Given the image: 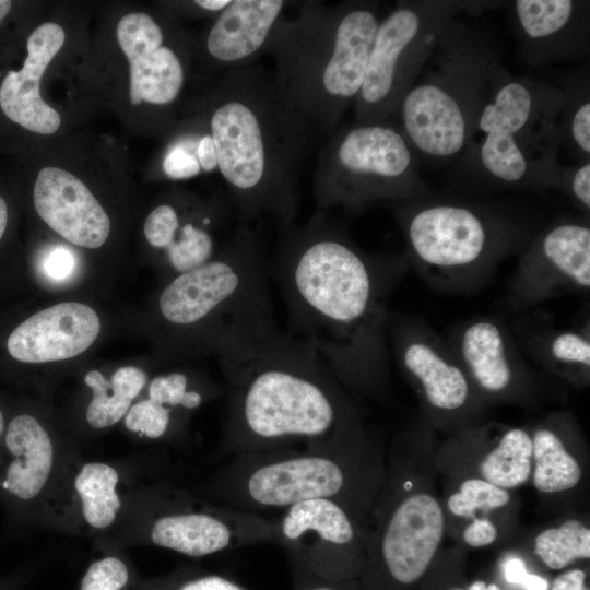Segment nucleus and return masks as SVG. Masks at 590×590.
Masks as SVG:
<instances>
[{"mask_svg": "<svg viewBox=\"0 0 590 590\" xmlns=\"http://www.w3.org/2000/svg\"><path fill=\"white\" fill-rule=\"evenodd\" d=\"M282 232L271 267L286 332L309 345L349 393H381L391 357L389 300L405 257L363 249L324 211Z\"/></svg>", "mask_w": 590, "mask_h": 590, "instance_id": "obj_1", "label": "nucleus"}, {"mask_svg": "<svg viewBox=\"0 0 590 590\" xmlns=\"http://www.w3.org/2000/svg\"><path fill=\"white\" fill-rule=\"evenodd\" d=\"M221 363L228 397L221 456L295 448L364 429L326 363L276 324L223 353Z\"/></svg>", "mask_w": 590, "mask_h": 590, "instance_id": "obj_2", "label": "nucleus"}, {"mask_svg": "<svg viewBox=\"0 0 590 590\" xmlns=\"http://www.w3.org/2000/svg\"><path fill=\"white\" fill-rule=\"evenodd\" d=\"M217 172L240 224L269 219L282 231L299 208V174L316 135L273 71L251 64L223 73L208 107Z\"/></svg>", "mask_w": 590, "mask_h": 590, "instance_id": "obj_3", "label": "nucleus"}, {"mask_svg": "<svg viewBox=\"0 0 590 590\" xmlns=\"http://www.w3.org/2000/svg\"><path fill=\"white\" fill-rule=\"evenodd\" d=\"M566 99L559 85L517 76L499 58L468 143L450 165L451 182L471 192L558 190L557 122Z\"/></svg>", "mask_w": 590, "mask_h": 590, "instance_id": "obj_4", "label": "nucleus"}, {"mask_svg": "<svg viewBox=\"0 0 590 590\" xmlns=\"http://www.w3.org/2000/svg\"><path fill=\"white\" fill-rule=\"evenodd\" d=\"M276 25L266 54L290 103L318 134H331L364 81L371 44L384 17L379 1L296 2Z\"/></svg>", "mask_w": 590, "mask_h": 590, "instance_id": "obj_5", "label": "nucleus"}, {"mask_svg": "<svg viewBox=\"0 0 590 590\" xmlns=\"http://www.w3.org/2000/svg\"><path fill=\"white\" fill-rule=\"evenodd\" d=\"M389 208L404 238L409 266L444 292L479 287L545 224L533 206L508 199L433 191Z\"/></svg>", "mask_w": 590, "mask_h": 590, "instance_id": "obj_6", "label": "nucleus"}, {"mask_svg": "<svg viewBox=\"0 0 590 590\" xmlns=\"http://www.w3.org/2000/svg\"><path fill=\"white\" fill-rule=\"evenodd\" d=\"M364 429L305 445L232 457L208 485L215 504L257 512L310 499L339 503L356 520L375 494L378 471Z\"/></svg>", "mask_w": 590, "mask_h": 590, "instance_id": "obj_7", "label": "nucleus"}, {"mask_svg": "<svg viewBox=\"0 0 590 590\" xmlns=\"http://www.w3.org/2000/svg\"><path fill=\"white\" fill-rule=\"evenodd\" d=\"M269 270L259 232L238 223L217 255L162 290L160 315L172 327L199 331L204 345L222 355L275 324Z\"/></svg>", "mask_w": 590, "mask_h": 590, "instance_id": "obj_8", "label": "nucleus"}, {"mask_svg": "<svg viewBox=\"0 0 590 590\" xmlns=\"http://www.w3.org/2000/svg\"><path fill=\"white\" fill-rule=\"evenodd\" d=\"M498 59L480 30L450 22L390 121L418 161L450 166L461 155Z\"/></svg>", "mask_w": 590, "mask_h": 590, "instance_id": "obj_9", "label": "nucleus"}, {"mask_svg": "<svg viewBox=\"0 0 590 590\" xmlns=\"http://www.w3.org/2000/svg\"><path fill=\"white\" fill-rule=\"evenodd\" d=\"M420 161L391 122H352L337 129L319 152L312 176L317 211L340 208L359 215L375 206L432 193Z\"/></svg>", "mask_w": 590, "mask_h": 590, "instance_id": "obj_10", "label": "nucleus"}, {"mask_svg": "<svg viewBox=\"0 0 590 590\" xmlns=\"http://www.w3.org/2000/svg\"><path fill=\"white\" fill-rule=\"evenodd\" d=\"M499 1L402 0L377 27L364 81L353 104L354 122H390L438 40L461 13L481 14Z\"/></svg>", "mask_w": 590, "mask_h": 590, "instance_id": "obj_11", "label": "nucleus"}, {"mask_svg": "<svg viewBox=\"0 0 590 590\" xmlns=\"http://www.w3.org/2000/svg\"><path fill=\"white\" fill-rule=\"evenodd\" d=\"M589 288V216L562 215L545 223L520 252L508 303L521 310Z\"/></svg>", "mask_w": 590, "mask_h": 590, "instance_id": "obj_12", "label": "nucleus"}, {"mask_svg": "<svg viewBox=\"0 0 590 590\" xmlns=\"http://www.w3.org/2000/svg\"><path fill=\"white\" fill-rule=\"evenodd\" d=\"M151 522L150 541L190 557L273 542L272 520L219 504L194 507L184 495L165 498Z\"/></svg>", "mask_w": 590, "mask_h": 590, "instance_id": "obj_13", "label": "nucleus"}, {"mask_svg": "<svg viewBox=\"0 0 590 590\" xmlns=\"http://www.w3.org/2000/svg\"><path fill=\"white\" fill-rule=\"evenodd\" d=\"M389 347L433 411L456 414L472 402L475 387L464 367L447 339L425 320L391 312Z\"/></svg>", "mask_w": 590, "mask_h": 590, "instance_id": "obj_14", "label": "nucleus"}, {"mask_svg": "<svg viewBox=\"0 0 590 590\" xmlns=\"http://www.w3.org/2000/svg\"><path fill=\"white\" fill-rule=\"evenodd\" d=\"M272 526L274 543L326 578L341 574L364 547L355 518L330 499L295 504L272 520Z\"/></svg>", "mask_w": 590, "mask_h": 590, "instance_id": "obj_15", "label": "nucleus"}, {"mask_svg": "<svg viewBox=\"0 0 590 590\" xmlns=\"http://www.w3.org/2000/svg\"><path fill=\"white\" fill-rule=\"evenodd\" d=\"M378 528L364 536L390 577L400 583L420 579L434 558L444 534V512L429 494L415 493L378 517Z\"/></svg>", "mask_w": 590, "mask_h": 590, "instance_id": "obj_16", "label": "nucleus"}, {"mask_svg": "<svg viewBox=\"0 0 590 590\" xmlns=\"http://www.w3.org/2000/svg\"><path fill=\"white\" fill-rule=\"evenodd\" d=\"M509 9L519 58L529 67L581 62L590 51V2L514 0Z\"/></svg>", "mask_w": 590, "mask_h": 590, "instance_id": "obj_17", "label": "nucleus"}, {"mask_svg": "<svg viewBox=\"0 0 590 590\" xmlns=\"http://www.w3.org/2000/svg\"><path fill=\"white\" fill-rule=\"evenodd\" d=\"M473 386L492 396H508L533 374L516 335L504 319L479 316L451 329L446 337Z\"/></svg>", "mask_w": 590, "mask_h": 590, "instance_id": "obj_18", "label": "nucleus"}, {"mask_svg": "<svg viewBox=\"0 0 590 590\" xmlns=\"http://www.w3.org/2000/svg\"><path fill=\"white\" fill-rule=\"evenodd\" d=\"M116 35L130 66L131 104H173L186 72L180 55L165 43L162 26L148 13L133 12L120 19Z\"/></svg>", "mask_w": 590, "mask_h": 590, "instance_id": "obj_19", "label": "nucleus"}, {"mask_svg": "<svg viewBox=\"0 0 590 590\" xmlns=\"http://www.w3.org/2000/svg\"><path fill=\"white\" fill-rule=\"evenodd\" d=\"M101 321L83 303L64 302L37 311L9 335V354L22 363L68 359L87 350L96 340Z\"/></svg>", "mask_w": 590, "mask_h": 590, "instance_id": "obj_20", "label": "nucleus"}, {"mask_svg": "<svg viewBox=\"0 0 590 590\" xmlns=\"http://www.w3.org/2000/svg\"><path fill=\"white\" fill-rule=\"evenodd\" d=\"M33 199L39 217L66 240L84 248H98L107 240V213L90 189L68 170L42 168Z\"/></svg>", "mask_w": 590, "mask_h": 590, "instance_id": "obj_21", "label": "nucleus"}, {"mask_svg": "<svg viewBox=\"0 0 590 590\" xmlns=\"http://www.w3.org/2000/svg\"><path fill=\"white\" fill-rule=\"evenodd\" d=\"M293 1L231 0L206 32L204 51L224 72L255 64Z\"/></svg>", "mask_w": 590, "mask_h": 590, "instance_id": "obj_22", "label": "nucleus"}, {"mask_svg": "<svg viewBox=\"0 0 590 590\" xmlns=\"http://www.w3.org/2000/svg\"><path fill=\"white\" fill-rule=\"evenodd\" d=\"M63 28L46 22L27 39V56L20 71H9L0 86V107L5 116L35 133L51 134L61 123L60 115L40 96V79L63 46Z\"/></svg>", "mask_w": 590, "mask_h": 590, "instance_id": "obj_23", "label": "nucleus"}, {"mask_svg": "<svg viewBox=\"0 0 590 590\" xmlns=\"http://www.w3.org/2000/svg\"><path fill=\"white\" fill-rule=\"evenodd\" d=\"M55 459L51 438L39 421L26 413L7 424L0 449V494L26 505L46 487Z\"/></svg>", "mask_w": 590, "mask_h": 590, "instance_id": "obj_24", "label": "nucleus"}, {"mask_svg": "<svg viewBox=\"0 0 590 590\" xmlns=\"http://www.w3.org/2000/svg\"><path fill=\"white\" fill-rule=\"evenodd\" d=\"M523 349L542 366L575 382L588 381L590 373L589 321L580 327L528 334Z\"/></svg>", "mask_w": 590, "mask_h": 590, "instance_id": "obj_25", "label": "nucleus"}, {"mask_svg": "<svg viewBox=\"0 0 590 590\" xmlns=\"http://www.w3.org/2000/svg\"><path fill=\"white\" fill-rule=\"evenodd\" d=\"M146 381V374L134 366L118 368L110 381L97 370L88 371L84 377V382L93 394L86 410L88 424L94 428L115 425L125 417Z\"/></svg>", "mask_w": 590, "mask_h": 590, "instance_id": "obj_26", "label": "nucleus"}, {"mask_svg": "<svg viewBox=\"0 0 590 590\" xmlns=\"http://www.w3.org/2000/svg\"><path fill=\"white\" fill-rule=\"evenodd\" d=\"M119 474L110 464L87 462L74 479L82 516L93 529L103 530L114 523L121 507L117 484Z\"/></svg>", "mask_w": 590, "mask_h": 590, "instance_id": "obj_27", "label": "nucleus"}, {"mask_svg": "<svg viewBox=\"0 0 590 590\" xmlns=\"http://www.w3.org/2000/svg\"><path fill=\"white\" fill-rule=\"evenodd\" d=\"M532 448L535 463L533 483L540 492L557 493L577 485L581 477L579 463L550 426L534 432Z\"/></svg>", "mask_w": 590, "mask_h": 590, "instance_id": "obj_28", "label": "nucleus"}, {"mask_svg": "<svg viewBox=\"0 0 590 590\" xmlns=\"http://www.w3.org/2000/svg\"><path fill=\"white\" fill-rule=\"evenodd\" d=\"M532 437L522 428H511L480 464L485 481L512 488L524 483L532 469Z\"/></svg>", "mask_w": 590, "mask_h": 590, "instance_id": "obj_29", "label": "nucleus"}, {"mask_svg": "<svg viewBox=\"0 0 590 590\" xmlns=\"http://www.w3.org/2000/svg\"><path fill=\"white\" fill-rule=\"evenodd\" d=\"M567 99L559 113L557 129L574 164L590 162V86L588 73L563 83Z\"/></svg>", "mask_w": 590, "mask_h": 590, "instance_id": "obj_30", "label": "nucleus"}, {"mask_svg": "<svg viewBox=\"0 0 590 590\" xmlns=\"http://www.w3.org/2000/svg\"><path fill=\"white\" fill-rule=\"evenodd\" d=\"M535 554L552 569H562L578 558L590 557V530L579 520H567L535 538Z\"/></svg>", "mask_w": 590, "mask_h": 590, "instance_id": "obj_31", "label": "nucleus"}, {"mask_svg": "<svg viewBox=\"0 0 590 590\" xmlns=\"http://www.w3.org/2000/svg\"><path fill=\"white\" fill-rule=\"evenodd\" d=\"M149 399L174 411L179 409L192 411L200 408L208 398V392L191 387L190 377L186 373L173 371L158 375L149 385Z\"/></svg>", "mask_w": 590, "mask_h": 590, "instance_id": "obj_32", "label": "nucleus"}, {"mask_svg": "<svg viewBox=\"0 0 590 590\" xmlns=\"http://www.w3.org/2000/svg\"><path fill=\"white\" fill-rule=\"evenodd\" d=\"M510 500L509 493L485 480L469 479L459 492L448 499L449 510L459 517H471L479 509L492 510L504 507Z\"/></svg>", "mask_w": 590, "mask_h": 590, "instance_id": "obj_33", "label": "nucleus"}, {"mask_svg": "<svg viewBox=\"0 0 590 590\" xmlns=\"http://www.w3.org/2000/svg\"><path fill=\"white\" fill-rule=\"evenodd\" d=\"M189 221H182L179 211L173 204H160L150 212L144 222V236L153 248L166 253L169 248L180 243L184 226Z\"/></svg>", "mask_w": 590, "mask_h": 590, "instance_id": "obj_34", "label": "nucleus"}, {"mask_svg": "<svg viewBox=\"0 0 590 590\" xmlns=\"http://www.w3.org/2000/svg\"><path fill=\"white\" fill-rule=\"evenodd\" d=\"M173 414V409L148 398L130 406L125 415V425L133 433L158 439L170 429Z\"/></svg>", "mask_w": 590, "mask_h": 590, "instance_id": "obj_35", "label": "nucleus"}, {"mask_svg": "<svg viewBox=\"0 0 590 590\" xmlns=\"http://www.w3.org/2000/svg\"><path fill=\"white\" fill-rule=\"evenodd\" d=\"M202 134L186 135L172 143L162 162L164 174L173 180H182L201 174L197 150Z\"/></svg>", "mask_w": 590, "mask_h": 590, "instance_id": "obj_36", "label": "nucleus"}, {"mask_svg": "<svg viewBox=\"0 0 590 590\" xmlns=\"http://www.w3.org/2000/svg\"><path fill=\"white\" fill-rule=\"evenodd\" d=\"M129 574L122 560L104 557L94 562L85 573L81 590H120L128 582Z\"/></svg>", "mask_w": 590, "mask_h": 590, "instance_id": "obj_37", "label": "nucleus"}, {"mask_svg": "<svg viewBox=\"0 0 590 590\" xmlns=\"http://www.w3.org/2000/svg\"><path fill=\"white\" fill-rule=\"evenodd\" d=\"M558 191L580 212L590 215V162L564 165Z\"/></svg>", "mask_w": 590, "mask_h": 590, "instance_id": "obj_38", "label": "nucleus"}, {"mask_svg": "<svg viewBox=\"0 0 590 590\" xmlns=\"http://www.w3.org/2000/svg\"><path fill=\"white\" fill-rule=\"evenodd\" d=\"M76 268L75 253L61 245L48 249L40 262L43 274L54 283H63L72 279Z\"/></svg>", "mask_w": 590, "mask_h": 590, "instance_id": "obj_39", "label": "nucleus"}, {"mask_svg": "<svg viewBox=\"0 0 590 590\" xmlns=\"http://www.w3.org/2000/svg\"><path fill=\"white\" fill-rule=\"evenodd\" d=\"M506 581L522 586L526 590H547L548 582L546 579L529 574L526 569L524 562L519 557L507 559L503 567Z\"/></svg>", "mask_w": 590, "mask_h": 590, "instance_id": "obj_40", "label": "nucleus"}, {"mask_svg": "<svg viewBox=\"0 0 590 590\" xmlns=\"http://www.w3.org/2000/svg\"><path fill=\"white\" fill-rule=\"evenodd\" d=\"M497 538V529L488 519H473L464 529L463 540L473 547L485 546Z\"/></svg>", "mask_w": 590, "mask_h": 590, "instance_id": "obj_41", "label": "nucleus"}, {"mask_svg": "<svg viewBox=\"0 0 590 590\" xmlns=\"http://www.w3.org/2000/svg\"><path fill=\"white\" fill-rule=\"evenodd\" d=\"M177 590H247L241 585L220 575H204L185 581Z\"/></svg>", "mask_w": 590, "mask_h": 590, "instance_id": "obj_42", "label": "nucleus"}, {"mask_svg": "<svg viewBox=\"0 0 590 590\" xmlns=\"http://www.w3.org/2000/svg\"><path fill=\"white\" fill-rule=\"evenodd\" d=\"M296 569L297 577L299 578L297 583V590H339L330 580L322 577L311 569H309L303 563L291 558Z\"/></svg>", "mask_w": 590, "mask_h": 590, "instance_id": "obj_43", "label": "nucleus"}, {"mask_svg": "<svg viewBox=\"0 0 590 590\" xmlns=\"http://www.w3.org/2000/svg\"><path fill=\"white\" fill-rule=\"evenodd\" d=\"M197 156L202 172L211 173L217 170L215 149L209 129L203 133L199 141Z\"/></svg>", "mask_w": 590, "mask_h": 590, "instance_id": "obj_44", "label": "nucleus"}, {"mask_svg": "<svg viewBox=\"0 0 590 590\" xmlns=\"http://www.w3.org/2000/svg\"><path fill=\"white\" fill-rule=\"evenodd\" d=\"M586 575L582 570L573 569L559 575L551 590H589L585 586Z\"/></svg>", "mask_w": 590, "mask_h": 590, "instance_id": "obj_45", "label": "nucleus"}, {"mask_svg": "<svg viewBox=\"0 0 590 590\" xmlns=\"http://www.w3.org/2000/svg\"><path fill=\"white\" fill-rule=\"evenodd\" d=\"M8 223V206L4 199L0 196V239L2 238Z\"/></svg>", "mask_w": 590, "mask_h": 590, "instance_id": "obj_46", "label": "nucleus"}, {"mask_svg": "<svg viewBox=\"0 0 590 590\" xmlns=\"http://www.w3.org/2000/svg\"><path fill=\"white\" fill-rule=\"evenodd\" d=\"M12 2L9 0H0V21L9 13Z\"/></svg>", "mask_w": 590, "mask_h": 590, "instance_id": "obj_47", "label": "nucleus"}, {"mask_svg": "<svg viewBox=\"0 0 590 590\" xmlns=\"http://www.w3.org/2000/svg\"><path fill=\"white\" fill-rule=\"evenodd\" d=\"M5 427H7V424H5L4 414L0 408V449H1V444H2Z\"/></svg>", "mask_w": 590, "mask_h": 590, "instance_id": "obj_48", "label": "nucleus"}, {"mask_svg": "<svg viewBox=\"0 0 590 590\" xmlns=\"http://www.w3.org/2000/svg\"><path fill=\"white\" fill-rule=\"evenodd\" d=\"M487 585L482 581L477 580L470 585L468 590H486Z\"/></svg>", "mask_w": 590, "mask_h": 590, "instance_id": "obj_49", "label": "nucleus"}, {"mask_svg": "<svg viewBox=\"0 0 590 590\" xmlns=\"http://www.w3.org/2000/svg\"><path fill=\"white\" fill-rule=\"evenodd\" d=\"M486 590H502V589L495 583H489L487 585Z\"/></svg>", "mask_w": 590, "mask_h": 590, "instance_id": "obj_50", "label": "nucleus"}, {"mask_svg": "<svg viewBox=\"0 0 590 590\" xmlns=\"http://www.w3.org/2000/svg\"><path fill=\"white\" fill-rule=\"evenodd\" d=\"M451 590H463V589H461V588H452Z\"/></svg>", "mask_w": 590, "mask_h": 590, "instance_id": "obj_51", "label": "nucleus"}]
</instances>
